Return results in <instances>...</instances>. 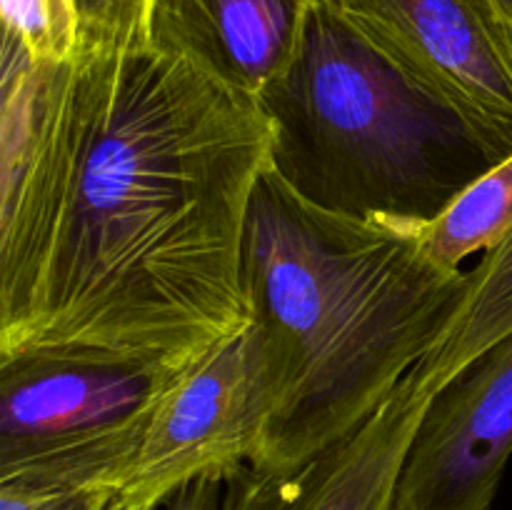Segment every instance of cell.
<instances>
[{
  "label": "cell",
  "instance_id": "6da1fadb",
  "mask_svg": "<svg viewBox=\"0 0 512 510\" xmlns=\"http://www.w3.org/2000/svg\"><path fill=\"white\" fill-rule=\"evenodd\" d=\"M270 168L260 100L165 50L3 35L0 358L93 353L180 373L250 325L243 245Z\"/></svg>",
  "mask_w": 512,
  "mask_h": 510
},
{
  "label": "cell",
  "instance_id": "7a4b0ae2",
  "mask_svg": "<svg viewBox=\"0 0 512 510\" xmlns=\"http://www.w3.org/2000/svg\"><path fill=\"white\" fill-rule=\"evenodd\" d=\"M428 225L330 213L265 170L243 245L268 398L253 468L293 470L348 438L448 340L473 268L440 265Z\"/></svg>",
  "mask_w": 512,
  "mask_h": 510
},
{
  "label": "cell",
  "instance_id": "3957f363",
  "mask_svg": "<svg viewBox=\"0 0 512 510\" xmlns=\"http://www.w3.org/2000/svg\"><path fill=\"white\" fill-rule=\"evenodd\" d=\"M260 108L270 168L300 198L350 218L428 225L508 158L320 0Z\"/></svg>",
  "mask_w": 512,
  "mask_h": 510
},
{
  "label": "cell",
  "instance_id": "277c9868",
  "mask_svg": "<svg viewBox=\"0 0 512 510\" xmlns=\"http://www.w3.org/2000/svg\"><path fill=\"white\" fill-rule=\"evenodd\" d=\"M173 375L93 353L0 358V480L60 478L118 493Z\"/></svg>",
  "mask_w": 512,
  "mask_h": 510
},
{
  "label": "cell",
  "instance_id": "5b68a950",
  "mask_svg": "<svg viewBox=\"0 0 512 510\" xmlns=\"http://www.w3.org/2000/svg\"><path fill=\"white\" fill-rule=\"evenodd\" d=\"M265 428L268 398L248 325L168 380L113 510H158L200 480L225 483L258 460Z\"/></svg>",
  "mask_w": 512,
  "mask_h": 510
},
{
  "label": "cell",
  "instance_id": "8992f818",
  "mask_svg": "<svg viewBox=\"0 0 512 510\" xmlns=\"http://www.w3.org/2000/svg\"><path fill=\"white\" fill-rule=\"evenodd\" d=\"M512 155V40L490 0H320Z\"/></svg>",
  "mask_w": 512,
  "mask_h": 510
},
{
  "label": "cell",
  "instance_id": "52a82bcc",
  "mask_svg": "<svg viewBox=\"0 0 512 510\" xmlns=\"http://www.w3.org/2000/svg\"><path fill=\"white\" fill-rule=\"evenodd\" d=\"M512 455V333L430 403L398 480L395 510H490Z\"/></svg>",
  "mask_w": 512,
  "mask_h": 510
},
{
  "label": "cell",
  "instance_id": "ba28073f",
  "mask_svg": "<svg viewBox=\"0 0 512 510\" xmlns=\"http://www.w3.org/2000/svg\"><path fill=\"white\" fill-rule=\"evenodd\" d=\"M435 395L418 365L360 428L308 463L248 465L225 480L220 510H395L405 458Z\"/></svg>",
  "mask_w": 512,
  "mask_h": 510
},
{
  "label": "cell",
  "instance_id": "9c48e42d",
  "mask_svg": "<svg viewBox=\"0 0 512 510\" xmlns=\"http://www.w3.org/2000/svg\"><path fill=\"white\" fill-rule=\"evenodd\" d=\"M313 0H155L150 45L260 100L303 45Z\"/></svg>",
  "mask_w": 512,
  "mask_h": 510
},
{
  "label": "cell",
  "instance_id": "30bf717a",
  "mask_svg": "<svg viewBox=\"0 0 512 510\" xmlns=\"http://www.w3.org/2000/svg\"><path fill=\"white\" fill-rule=\"evenodd\" d=\"M508 333H512V233L475 265L468 305L448 340L420 365L440 393Z\"/></svg>",
  "mask_w": 512,
  "mask_h": 510
},
{
  "label": "cell",
  "instance_id": "8fae6325",
  "mask_svg": "<svg viewBox=\"0 0 512 510\" xmlns=\"http://www.w3.org/2000/svg\"><path fill=\"white\" fill-rule=\"evenodd\" d=\"M512 233V155L470 183L425 228V248L440 265L463 270L475 253H490Z\"/></svg>",
  "mask_w": 512,
  "mask_h": 510
},
{
  "label": "cell",
  "instance_id": "7c38bea8",
  "mask_svg": "<svg viewBox=\"0 0 512 510\" xmlns=\"http://www.w3.org/2000/svg\"><path fill=\"white\" fill-rule=\"evenodd\" d=\"M3 35L38 63L73 58L80 40L75 0H0Z\"/></svg>",
  "mask_w": 512,
  "mask_h": 510
},
{
  "label": "cell",
  "instance_id": "4fadbf2b",
  "mask_svg": "<svg viewBox=\"0 0 512 510\" xmlns=\"http://www.w3.org/2000/svg\"><path fill=\"white\" fill-rule=\"evenodd\" d=\"M155 0H75L80 18L78 45L143 48L150 45Z\"/></svg>",
  "mask_w": 512,
  "mask_h": 510
},
{
  "label": "cell",
  "instance_id": "5bb4252c",
  "mask_svg": "<svg viewBox=\"0 0 512 510\" xmlns=\"http://www.w3.org/2000/svg\"><path fill=\"white\" fill-rule=\"evenodd\" d=\"M108 485L60 478L0 480V510H113Z\"/></svg>",
  "mask_w": 512,
  "mask_h": 510
},
{
  "label": "cell",
  "instance_id": "9a60e30c",
  "mask_svg": "<svg viewBox=\"0 0 512 510\" xmlns=\"http://www.w3.org/2000/svg\"><path fill=\"white\" fill-rule=\"evenodd\" d=\"M220 498H223V483L200 480V483L180 490L170 500L168 510H220Z\"/></svg>",
  "mask_w": 512,
  "mask_h": 510
},
{
  "label": "cell",
  "instance_id": "2e32d148",
  "mask_svg": "<svg viewBox=\"0 0 512 510\" xmlns=\"http://www.w3.org/2000/svg\"><path fill=\"white\" fill-rule=\"evenodd\" d=\"M490 3H493L495 10H498L500 20H503L505 30H508V35L512 40V0H490Z\"/></svg>",
  "mask_w": 512,
  "mask_h": 510
}]
</instances>
